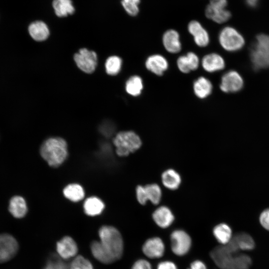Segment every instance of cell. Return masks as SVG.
<instances>
[{"label":"cell","mask_w":269,"mask_h":269,"mask_svg":"<svg viewBox=\"0 0 269 269\" xmlns=\"http://www.w3.org/2000/svg\"><path fill=\"white\" fill-rule=\"evenodd\" d=\"M210 256L220 269H250L252 260L248 255L240 253L232 240L227 244L216 247Z\"/></svg>","instance_id":"cell-1"},{"label":"cell","mask_w":269,"mask_h":269,"mask_svg":"<svg viewBox=\"0 0 269 269\" xmlns=\"http://www.w3.org/2000/svg\"><path fill=\"white\" fill-rule=\"evenodd\" d=\"M40 153L49 165L53 167H58L67 157L66 141L59 137L49 138L42 143Z\"/></svg>","instance_id":"cell-2"},{"label":"cell","mask_w":269,"mask_h":269,"mask_svg":"<svg viewBox=\"0 0 269 269\" xmlns=\"http://www.w3.org/2000/svg\"><path fill=\"white\" fill-rule=\"evenodd\" d=\"M100 242L115 261L120 259L123 253V241L121 234L115 227L104 226L99 231Z\"/></svg>","instance_id":"cell-3"},{"label":"cell","mask_w":269,"mask_h":269,"mask_svg":"<svg viewBox=\"0 0 269 269\" xmlns=\"http://www.w3.org/2000/svg\"><path fill=\"white\" fill-rule=\"evenodd\" d=\"M250 58L254 70L269 68V35L260 34L252 45Z\"/></svg>","instance_id":"cell-4"},{"label":"cell","mask_w":269,"mask_h":269,"mask_svg":"<svg viewBox=\"0 0 269 269\" xmlns=\"http://www.w3.org/2000/svg\"><path fill=\"white\" fill-rule=\"evenodd\" d=\"M116 153L120 156H127L138 150L141 146L140 137L132 131L118 133L113 139Z\"/></svg>","instance_id":"cell-5"},{"label":"cell","mask_w":269,"mask_h":269,"mask_svg":"<svg viewBox=\"0 0 269 269\" xmlns=\"http://www.w3.org/2000/svg\"><path fill=\"white\" fill-rule=\"evenodd\" d=\"M219 42L221 47L228 52H236L245 45V39L242 34L233 27L227 26L219 34Z\"/></svg>","instance_id":"cell-6"},{"label":"cell","mask_w":269,"mask_h":269,"mask_svg":"<svg viewBox=\"0 0 269 269\" xmlns=\"http://www.w3.org/2000/svg\"><path fill=\"white\" fill-rule=\"evenodd\" d=\"M227 0H210L205 9L207 17L218 23L226 22L231 17V13L225 7Z\"/></svg>","instance_id":"cell-7"},{"label":"cell","mask_w":269,"mask_h":269,"mask_svg":"<svg viewBox=\"0 0 269 269\" xmlns=\"http://www.w3.org/2000/svg\"><path fill=\"white\" fill-rule=\"evenodd\" d=\"M74 61L78 67L85 73H93L97 65L96 53L87 48H82L74 56Z\"/></svg>","instance_id":"cell-8"},{"label":"cell","mask_w":269,"mask_h":269,"mask_svg":"<svg viewBox=\"0 0 269 269\" xmlns=\"http://www.w3.org/2000/svg\"><path fill=\"white\" fill-rule=\"evenodd\" d=\"M244 87L242 76L235 70L226 72L221 77L219 87L226 93H234L241 91Z\"/></svg>","instance_id":"cell-9"},{"label":"cell","mask_w":269,"mask_h":269,"mask_svg":"<svg viewBox=\"0 0 269 269\" xmlns=\"http://www.w3.org/2000/svg\"><path fill=\"white\" fill-rule=\"evenodd\" d=\"M171 250L178 256H183L189 251L191 239L189 235L181 230L174 231L170 236Z\"/></svg>","instance_id":"cell-10"},{"label":"cell","mask_w":269,"mask_h":269,"mask_svg":"<svg viewBox=\"0 0 269 269\" xmlns=\"http://www.w3.org/2000/svg\"><path fill=\"white\" fill-rule=\"evenodd\" d=\"M18 250V243L13 236L8 234H0V263L13 258Z\"/></svg>","instance_id":"cell-11"},{"label":"cell","mask_w":269,"mask_h":269,"mask_svg":"<svg viewBox=\"0 0 269 269\" xmlns=\"http://www.w3.org/2000/svg\"><path fill=\"white\" fill-rule=\"evenodd\" d=\"M145 66L150 72L157 76H161L167 70L168 63L166 59L158 54L149 56L145 60Z\"/></svg>","instance_id":"cell-12"},{"label":"cell","mask_w":269,"mask_h":269,"mask_svg":"<svg viewBox=\"0 0 269 269\" xmlns=\"http://www.w3.org/2000/svg\"><path fill=\"white\" fill-rule=\"evenodd\" d=\"M165 250V247L162 240L158 237L152 238L145 241L142 246L144 254L151 259L161 257Z\"/></svg>","instance_id":"cell-13"},{"label":"cell","mask_w":269,"mask_h":269,"mask_svg":"<svg viewBox=\"0 0 269 269\" xmlns=\"http://www.w3.org/2000/svg\"><path fill=\"white\" fill-rule=\"evenodd\" d=\"M188 30L193 36L194 41L197 46L204 47L208 45L210 41L209 34L198 21H190L188 25Z\"/></svg>","instance_id":"cell-14"},{"label":"cell","mask_w":269,"mask_h":269,"mask_svg":"<svg viewBox=\"0 0 269 269\" xmlns=\"http://www.w3.org/2000/svg\"><path fill=\"white\" fill-rule=\"evenodd\" d=\"M56 251L61 258L66 260L76 255L78 247L71 237L66 236L57 243Z\"/></svg>","instance_id":"cell-15"},{"label":"cell","mask_w":269,"mask_h":269,"mask_svg":"<svg viewBox=\"0 0 269 269\" xmlns=\"http://www.w3.org/2000/svg\"><path fill=\"white\" fill-rule=\"evenodd\" d=\"M176 63L179 70L187 74L198 69L200 60L197 54L193 52H189L186 55L179 56Z\"/></svg>","instance_id":"cell-16"},{"label":"cell","mask_w":269,"mask_h":269,"mask_svg":"<svg viewBox=\"0 0 269 269\" xmlns=\"http://www.w3.org/2000/svg\"><path fill=\"white\" fill-rule=\"evenodd\" d=\"M201 65L205 71L213 73L223 70L225 67V61L220 54L211 53L202 58Z\"/></svg>","instance_id":"cell-17"},{"label":"cell","mask_w":269,"mask_h":269,"mask_svg":"<svg viewBox=\"0 0 269 269\" xmlns=\"http://www.w3.org/2000/svg\"><path fill=\"white\" fill-rule=\"evenodd\" d=\"M162 43L165 49L172 54L179 52L182 48L179 33L174 29H169L164 32Z\"/></svg>","instance_id":"cell-18"},{"label":"cell","mask_w":269,"mask_h":269,"mask_svg":"<svg viewBox=\"0 0 269 269\" xmlns=\"http://www.w3.org/2000/svg\"><path fill=\"white\" fill-rule=\"evenodd\" d=\"M152 218L156 224L162 228L169 227L174 220V216L169 208L161 206L152 213Z\"/></svg>","instance_id":"cell-19"},{"label":"cell","mask_w":269,"mask_h":269,"mask_svg":"<svg viewBox=\"0 0 269 269\" xmlns=\"http://www.w3.org/2000/svg\"><path fill=\"white\" fill-rule=\"evenodd\" d=\"M237 249L241 252H249L253 250L256 247L255 241L249 234L241 232L236 234L232 239Z\"/></svg>","instance_id":"cell-20"},{"label":"cell","mask_w":269,"mask_h":269,"mask_svg":"<svg viewBox=\"0 0 269 269\" xmlns=\"http://www.w3.org/2000/svg\"><path fill=\"white\" fill-rule=\"evenodd\" d=\"M193 88L196 97L203 99L206 98L211 94L213 85L208 79L201 76L194 81Z\"/></svg>","instance_id":"cell-21"},{"label":"cell","mask_w":269,"mask_h":269,"mask_svg":"<svg viewBox=\"0 0 269 269\" xmlns=\"http://www.w3.org/2000/svg\"><path fill=\"white\" fill-rule=\"evenodd\" d=\"M161 181L163 186L168 189H177L181 183V177L175 170L169 168L164 171L161 174Z\"/></svg>","instance_id":"cell-22"},{"label":"cell","mask_w":269,"mask_h":269,"mask_svg":"<svg viewBox=\"0 0 269 269\" xmlns=\"http://www.w3.org/2000/svg\"><path fill=\"white\" fill-rule=\"evenodd\" d=\"M28 30L31 37L36 41L45 40L49 35L48 27L41 21L32 22L28 26Z\"/></svg>","instance_id":"cell-23"},{"label":"cell","mask_w":269,"mask_h":269,"mask_svg":"<svg viewBox=\"0 0 269 269\" xmlns=\"http://www.w3.org/2000/svg\"><path fill=\"white\" fill-rule=\"evenodd\" d=\"M213 234L220 245H226L229 243L233 237L231 228L228 224L222 223L214 227Z\"/></svg>","instance_id":"cell-24"},{"label":"cell","mask_w":269,"mask_h":269,"mask_svg":"<svg viewBox=\"0 0 269 269\" xmlns=\"http://www.w3.org/2000/svg\"><path fill=\"white\" fill-rule=\"evenodd\" d=\"M8 210L14 217L16 218L23 217L27 211L25 200L21 196H13L9 201Z\"/></svg>","instance_id":"cell-25"},{"label":"cell","mask_w":269,"mask_h":269,"mask_svg":"<svg viewBox=\"0 0 269 269\" xmlns=\"http://www.w3.org/2000/svg\"><path fill=\"white\" fill-rule=\"evenodd\" d=\"M105 208L103 201L98 197H91L87 198L84 204L85 213L91 216L100 214Z\"/></svg>","instance_id":"cell-26"},{"label":"cell","mask_w":269,"mask_h":269,"mask_svg":"<svg viewBox=\"0 0 269 269\" xmlns=\"http://www.w3.org/2000/svg\"><path fill=\"white\" fill-rule=\"evenodd\" d=\"M125 88L126 92L132 96L140 95L143 88L142 78L138 75L130 77L126 83Z\"/></svg>","instance_id":"cell-27"},{"label":"cell","mask_w":269,"mask_h":269,"mask_svg":"<svg viewBox=\"0 0 269 269\" xmlns=\"http://www.w3.org/2000/svg\"><path fill=\"white\" fill-rule=\"evenodd\" d=\"M52 6L55 14L59 17L72 14L75 10L71 0H53Z\"/></svg>","instance_id":"cell-28"},{"label":"cell","mask_w":269,"mask_h":269,"mask_svg":"<svg viewBox=\"0 0 269 269\" xmlns=\"http://www.w3.org/2000/svg\"><path fill=\"white\" fill-rule=\"evenodd\" d=\"M63 194L66 198L73 202H78L83 199L85 192L82 187L78 184H70L63 189Z\"/></svg>","instance_id":"cell-29"},{"label":"cell","mask_w":269,"mask_h":269,"mask_svg":"<svg viewBox=\"0 0 269 269\" xmlns=\"http://www.w3.org/2000/svg\"><path fill=\"white\" fill-rule=\"evenodd\" d=\"M93 256L100 262L108 264L114 262L111 256L105 250L100 241H94L91 245Z\"/></svg>","instance_id":"cell-30"},{"label":"cell","mask_w":269,"mask_h":269,"mask_svg":"<svg viewBox=\"0 0 269 269\" xmlns=\"http://www.w3.org/2000/svg\"><path fill=\"white\" fill-rule=\"evenodd\" d=\"M144 187L148 201L154 205L158 204L162 194L160 186L156 183H151L145 185Z\"/></svg>","instance_id":"cell-31"},{"label":"cell","mask_w":269,"mask_h":269,"mask_svg":"<svg viewBox=\"0 0 269 269\" xmlns=\"http://www.w3.org/2000/svg\"><path fill=\"white\" fill-rule=\"evenodd\" d=\"M122 60L118 56L109 57L105 63L106 72L110 75L118 74L121 70Z\"/></svg>","instance_id":"cell-32"},{"label":"cell","mask_w":269,"mask_h":269,"mask_svg":"<svg viewBox=\"0 0 269 269\" xmlns=\"http://www.w3.org/2000/svg\"><path fill=\"white\" fill-rule=\"evenodd\" d=\"M43 269H70V266L58 256H53L49 259Z\"/></svg>","instance_id":"cell-33"},{"label":"cell","mask_w":269,"mask_h":269,"mask_svg":"<svg viewBox=\"0 0 269 269\" xmlns=\"http://www.w3.org/2000/svg\"><path fill=\"white\" fill-rule=\"evenodd\" d=\"M70 269H94L89 261L82 256H78L71 263Z\"/></svg>","instance_id":"cell-34"},{"label":"cell","mask_w":269,"mask_h":269,"mask_svg":"<svg viewBox=\"0 0 269 269\" xmlns=\"http://www.w3.org/2000/svg\"><path fill=\"white\" fill-rule=\"evenodd\" d=\"M139 2L140 0H122V4L129 15L135 16L139 11L138 5Z\"/></svg>","instance_id":"cell-35"},{"label":"cell","mask_w":269,"mask_h":269,"mask_svg":"<svg viewBox=\"0 0 269 269\" xmlns=\"http://www.w3.org/2000/svg\"><path fill=\"white\" fill-rule=\"evenodd\" d=\"M135 195L136 199L140 204L144 205L146 204L148 200L144 186L137 185L135 189Z\"/></svg>","instance_id":"cell-36"},{"label":"cell","mask_w":269,"mask_h":269,"mask_svg":"<svg viewBox=\"0 0 269 269\" xmlns=\"http://www.w3.org/2000/svg\"><path fill=\"white\" fill-rule=\"evenodd\" d=\"M259 222L264 229L269 232V208L265 209L260 214Z\"/></svg>","instance_id":"cell-37"},{"label":"cell","mask_w":269,"mask_h":269,"mask_svg":"<svg viewBox=\"0 0 269 269\" xmlns=\"http://www.w3.org/2000/svg\"><path fill=\"white\" fill-rule=\"evenodd\" d=\"M132 269H152L150 263L145 260L137 261L133 266Z\"/></svg>","instance_id":"cell-38"},{"label":"cell","mask_w":269,"mask_h":269,"mask_svg":"<svg viewBox=\"0 0 269 269\" xmlns=\"http://www.w3.org/2000/svg\"><path fill=\"white\" fill-rule=\"evenodd\" d=\"M157 269H177V268L173 262L163 261L158 265Z\"/></svg>","instance_id":"cell-39"},{"label":"cell","mask_w":269,"mask_h":269,"mask_svg":"<svg viewBox=\"0 0 269 269\" xmlns=\"http://www.w3.org/2000/svg\"><path fill=\"white\" fill-rule=\"evenodd\" d=\"M188 269H207L206 265L201 261L196 260L193 262Z\"/></svg>","instance_id":"cell-40"},{"label":"cell","mask_w":269,"mask_h":269,"mask_svg":"<svg viewBox=\"0 0 269 269\" xmlns=\"http://www.w3.org/2000/svg\"><path fill=\"white\" fill-rule=\"evenodd\" d=\"M248 5L251 7H255L257 5L258 0H246Z\"/></svg>","instance_id":"cell-41"}]
</instances>
